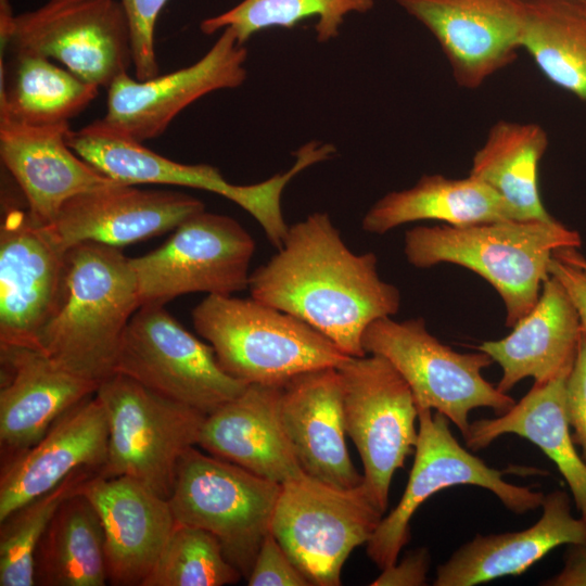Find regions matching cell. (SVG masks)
I'll list each match as a JSON object with an SVG mask.
<instances>
[{"mask_svg":"<svg viewBox=\"0 0 586 586\" xmlns=\"http://www.w3.org/2000/svg\"><path fill=\"white\" fill-rule=\"evenodd\" d=\"M107 451V416L93 394L65 411L36 444L1 467L0 522L77 471L99 474Z\"/></svg>","mask_w":586,"mask_h":586,"instance_id":"obj_20","label":"cell"},{"mask_svg":"<svg viewBox=\"0 0 586 586\" xmlns=\"http://www.w3.org/2000/svg\"><path fill=\"white\" fill-rule=\"evenodd\" d=\"M67 144L84 161L114 182L127 186L167 184L216 193L239 206L250 186L228 182L207 164H183L148 149L142 141L104 118L66 133Z\"/></svg>","mask_w":586,"mask_h":586,"instance_id":"obj_26","label":"cell"},{"mask_svg":"<svg viewBox=\"0 0 586 586\" xmlns=\"http://www.w3.org/2000/svg\"><path fill=\"white\" fill-rule=\"evenodd\" d=\"M542 509L538 521L527 528L475 535L437 566L434 585L473 586L520 575L555 548L586 545V519L572 514L565 492L545 495Z\"/></svg>","mask_w":586,"mask_h":586,"instance_id":"obj_24","label":"cell"},{"mask_svg":"<svg viewBox=\"0 0 586 586\" xmlns=\"http://www.w3.org/2000/svg\"><path fill=\"white\" fill-rule=\"evenodd\" d=\"M521 49L549 81L586 101V9L581 0H525Z\"/></svg>","mask_w":586,"mask_h":586,"instance_id":"obj_32","label":"cell"},{"mask_svg":"<svg viewBox=\"0 0 586 586\" xmlns=\"http://www.w3.org/2000/svg\"><path fill=\"white\" fill-rule=\"evenodd\" d=\"M374 253L355 254L327 213L289 226L277 253L249 279L251 297L305 321L344 354L362 357L367 327L398 313L399 290L382 280Z\"/></svg>","mask_w":586,"mask_h":586,"instance_id":"obj_1","label":"cell"},{"mask_svg":"<svg viewBox=\"0 0 586 586\" xmlns=\"http://www.w3.org/2000/svg\"><path fill=\"white\" fill-rule=\"evenodd\" d=\"M281 484L195 448L180 458L168 498L177 523L214 534L228 561L249 576L271 530Z\"/></svg>","mask_w":586,"mask_h":586,"instance_id":"obj_6","label":"cell"},{"mask_svg":"<svg viewBox=\"0 0 586 586\" xmlns=\"http://www.w3.org/2000/svg\"><path fill=\"white\" fill-rule=\"evenodd\" d=\"M577 231L552 220H500L473 226H417L405 233L404 253L416 268L450 263L485 279L500 295L506 324L535 306L548 264L560 249L579 247Z\"/></svg>","mask_w":586,"mask_h":586,"instance_id":"obj_3","label":"cell"},{"mask_svg":"<svg viewBox=\"0 0 586 586\" xmlns=\"http://www.w3.org/2000/svg\"><path fill=\"white\" fill-rule=\"evenodd\" d=\"M192 321L222 369L246 384L283 386L303 372L339 368L351 357L305 321L253 297L207 295Z\"/></svg>","mask_w":586,"mask_h":586,"instance_id":"obj_4","label":"cell"},{"mask_svg":"<svg viewBox=\"0 0 586 586\" xmlns=\"http://www.w3.org/2000/svg\"><path fill=\"white\" fill-rule=\"evenodd\" d=\"M69 124L30 126L0 118V156L23 191L34 220L51 226L72 198L111 179L67 144Z\"/></svg>","mask_w":586,"mask_h":586,"instance_id":"obj_22","label":"cell"},{"mask_svg":"<svg viewBox=\"0 0 586 586\" xmlns=\"http://www.w3.org/2000/svg\"><path fill=\"white\" fill-rule=\"evenodd\" d=\"M1 47L56 60L105 88L132 65L129 23L119 0H49L15 15Z\"/></svg>","mask_w":586,"mask_h":586,"instance_id":"obj_13","label":"cell"},{"mask_svg":"<svg viewBox=\"0 0 586 586\" xmlns=\"http://www.w3.org/2000/svg\"><path fill=\"white\" fill-rule=\"evenodd\" d=\"M560 251L566 257H569L570 259L576 262L577 264H579V265H582L583 267L586 268V259H585V257L582 256L581 253H578L575 247L561 249Z\"/></svg>","mask_w":586,"mask_h":586,"instance_id":"obj_42","label":"cell"},{"mask_svg":"<svg viewBox=\"0 0 586 586\" xmlns=\"http://www.w3.org/2000/svg\"><path fill=\"white\" fill-rule=\"evenodd\" d=\"M204 209L183 192L113 182L68 200L51 227L67 250L84 242L119 247L175 230Z\"/></svg>","mask_w":586,"mask_h":586,"instance_id":"obj_18","label":"cell"},{"mask_svg":"<svg viewBox=\"0 0 586 586\" xmlns=\"http://www.w3.org/2000/svg\"><path fill=\"white\" fill-rule=\"evenodd\" d=\"M362 347L395 367L408 383L418 410L444 415L462 436L472 410L489 408L501 415L515 403L483 378L482 370L494 362L486 353L454 351L428 331L422 318H380L367 327Z\"/></svg>","mask_w":586,"mask_h":586,"instance_id":"obj_7","label":"cell"},{"mask_svg":"<svg viewBox=\"0 0 586 586\" xmlns=\"http://www.w3.org/2000/svg\"><path fill=\"white\" fill-rule=\"evenodd\" d=\"M241 575L214 534L176 523L142 586H224L237 583Z\"/></svg>","mask_w":586,"mask_h":586,"instance_id":"obj_35","label":"cell"},{"mask_svg":"<svg viewBox=\"0 0 586 586\" xmlns=\"http://www.w3.org/2000/svg\"><path fill=\"white\" fill-rule=\"evenodd\" d=\"M94 474L92 470L73 473L0 522V586L35 585V552L44 530L62 501Z\"/></svg>","mask_w":586,"mask_h":586,"instance_id":"obj_34","label":"cell"},{"mask_svg":"<svg viewBox=\"0 0 586 586\" xmlns=\"http://www.w3.org/2000/svg\"><path fill=\"white\" fill-rule=\"evenodd\" d=\"M512 328L507 336L476 346L500 366L499 391L508 393L525 378L543 383L569 375L583 330L571 298L553 276L544 281L532 310Z\"/></svg>","mask_w":586,"mask_h":586,"instance_id":"obj_25","label":"cell"},{"mask_svg":"<svg viewBox=\"0 0 586 586\" xmlns=\"http://www.w3.org/2000/svg\"><path fill=\"white\" fill-rule=\"evenodd\" d=\"M1 79L0 118L30 126H55L82 112L98 95L87 82L50 59L13 51Z\"/></svg>","mask_w":586,"mask_h":586,"instance_id":"obj_31","label":"cell"},{"mask_svg":"<svg viewBox=\"0 0 586 586\" xmlns=\"http://www.w3.org/2000/svg\"><path fill=\"white\" fill-rule=\"evenodd\" d=\"M510 472L538 473L537 469L499 470L463 448L449 429V420L431 409L418 410L415 460L404 494L367 543V553L383 570L394 564L410 539V520L418 508L437 492L473 485L492 492L511 512L524 514L542 507L545 494L505 480Z\"/></svg>","mask_w":586,"mask_h":586,"instance_id":"obj_9","label":"cell"},{"mask_svg":"<svg viewBox=\"0 0 586 586\" xmlns=\"http://www.w3.org/2000/svg\"><path fill=\"white\" fill-rule=\"evenodd\" d=\"M566 412L572 436L586 462V334L583 332L574 365L566 378Z\"/></svg>","mask_w":586,"mask_h":586,"instance_id":"obj_38","label":"cell"},{"mask_svg":"<svg viewBox=\"0 0 586 586\" xmlns=\"http://www.w3.org/2000/svg\"><path fill=\"white\" fill-rule=\"evenodd\" d=\"M542 584L546 586H586V545H569L562 569Z\"/></svg>","mask_w":586,"mask_h":586,"instance_id":"obj_41","label":"cell"},{"mask_svg":"<svg viewBox=\"0 0 586 586\" xmlns=\"http://www.w3.org/2000/svg\"><path fill=\"white\" fill-rule=\"evenodd\" d=\"M374 0H242L232 9L201 22V31L212 35L230 28L244 44L254 34L271 27L292 28L307 17H317L316 38L328 42L339 36L351 13H366Z\"/></svg>","mask_w":586,"mask_h":586,"instance_id":"obj_33","label":"cell"},{"mask_svg":"<svg viewBox=\"0 0 586 586\" xmlns=\"http://www.w3.org/2000/svg\"><path fill=\"white\" fill-rule=\"evenodd\" d=\"M518 220L508 203L488 184L468 176L423 175L404 190L392 191L365 214L361 228L383 234L404 224L437 220L455 227Z\"/></svg>","mask_w":586,"mask_h":586,"instance_id":"obj_28","label":"cell"},{"mask_svg":"<svg viewBox=\"0 0 586 586\" xmlns=\"http://www.w3.org/2000/svg\"><path fill=\"white\" fill-rule=\"evenodd\" d=\"M344 421L364 466V484L385 512L393 475L418 441L412 392L384 357H349L339 368Z\"/></svg>","mask_w":586,"mask_h":586,"instance_id":"obj_11","label":"cell"},{"mask_svg":"<svg viewBox=\"0 0 586 586\" xmlns=\"http://www.w3.org/2000/svg\"><path fill=\"white\" fill-rule=\"evenodd\" d=\"M67 249L51 226L10 207L0 226V347L38 349L64 292Z\"/></svg>","mask_w":586,"mask_h":586,"instance_id":"obj_14","label":"cell"},{"mask_svg":"<svg viewBox=\"0 0 586 586\" xmlns=\"http://www.w3.org/2000/svg\"><path fill=\"white\" fill-rule=\"evenodd\" d=\"M80 492L100 517L114 586H142L176 526L168 499L128 476L94 474Z\"/></svg>","mask_w":586,"mask_h":586,"instance_id":"obj_19","label":"cell"},{"mask_svg":"<svg viewBox=\"0 0 586 586\" xmlns=\"http://www.w3.org/2000/svg\"><path fill=\"white\" fill-rule=\"evenodd\" d=\"M246 578L250 586L310 585L290 559L271 530L265 536Z\"/></svg>","mask_w":586,"mask_h":586,"instance_id":"obj_37","label":"cell"},{"mask_svg":"<svg viewBox=\"0 0 586 586\" xmlns=\"http://www.w3.org/2000/svg\"><path fill=\"white\" fill-rule=\"evenodd\" d=\"M95 395L109 422L107 460L99 475L131 477L168 499L179 460L198 445L206 415L120 373L101 382Z\"/></svg>","mask_w":586,"mask_h":586,"instance_id":"obj_5","label":"cell"},{"mask_svg":"<svg viewBox=\"0 0 586 586\" xmlns=\"http://www.w3.org/2000/svg\"><path fill=\"white\" fill-rule=\"evenodd\" d=\"M548 142L538 124L499 120L475 152L469 175L494 189L518 220H552L538 184V167Z\"/></svg>","mask_w":586,"mask_h":586,"instance_id":"obj_30","label":"cell"},{"mask_svg":"<svg viewBox=\"0 0 586 586\" xmlns=\"http://www.w3.org/2000/svg\"><path fill=\"white\" fill-rule=\"evenodd\" d=\"M282 386L247 384L206 415L198 445L208 454L283 484L302 470L280 418Z\"/></svg>","mask_w":586,"mask_h":586,"instance_id":"obj_23","label":"cell"},{"mask_svg":"<svg viewBox=\"0 0 586 586\" xmlns=\"http://www.w3.org/2000/svg\"><path fill=\"white\" fill-rule=\"evenodd\" d=\"M115 373L205 415L238 396L246 383L229 375L213 347L160 304L141 305L123 334Z\"/></svg>","mask_w":586,"mask_h":586,"instance_id":"obj_10","label":"cell"},{"mask_svg":"<svg viewBox=\"0 0 586 586\" xmlns=\"http://www.w3.org/2000/svg\"><path fill=\"white\" fill-rule=\"evenodd\" d=\"M246 49L226 28L190 66L145 80L132 78L128 73L118 76L106 88L103 118L142 142L160 137L191 103L211 92L242 85L246 78Z\"/></svg>","mask_w":586,"mask_h":586,"instance_id":"obj_16","label":"cell"},{"mask_svg":"<svg viewBox=\"0 0 586 586\" xmlns=\"http://www.w3.org/2000/svg\"><path fill=\"white\" fill-rule=\"evenodd\" d=\"M0 459L7 466L36 444L99 384L63 368L37 348L0 347Z\"/></svg>","mask_w":586,"mask_h":586,"instance_id":"obj_17","label":"cell"},{"mask_svg":"<svg viewBox=\"0 0 586 586\" xmlns=\"http://www.w3.org/2000/svg\"><path fill=\"white\" fill-rule=\"evenodd\" d=\"M581 1H582L583 5H584L585 9H586V0H581Z\"/></svg>","mask_w":586,"mask_h":586,"instance_id":"obj_43","label":"cell"},{"mask_svg":"<svg viewBox=\"0 0 586 586\" xmlns=\"http://www.w3.org/2000/svg\"><path fill=\"white\" fill-rule=\"evenodd\" d=\"M140 307L136 276L118 247L84 242L67 251L65 284L38 349L100 385L115 373L128 322Z\"/></svg>","mask_w":586,"mask_h":586,"instance_id":"obj_2","label":"cell"},{"mask_svg":"<svg viewBox=\"0 0 586 586\" xmlns=\"http://www.w3.org/2000/svg\"><path fill=\"white\" fill-rule=\"evenodd\" d=\"M252 235L233 218L199 212L156 250L130 258L141 305L196 292L231 295L249 285Z\"/></svg>","mask_w":586,"mask_h":586,"instance_id":"obj_12","label":"cell"},{"mask_svg":"<svg viewBox=\"0 0 586 586\" xmlns=\"http://www.w3.org/2000/svg\"><path fill=\"white\" fill-rule=\"evenodd\" d=\"M280 418L307 475L340 488L362 483L346 446L337 368L315 369L289 380L282 386Z\"/></svg>","mask_w":586,"mask_h":586,"instance_id":"obj_21","label":"cell"},{"mask_svg":"<svg viewBox=\"0 0 586 586\" xmlns=\"http://www.w3.org/2000/svg\"><path fill=\"white\" fill-rule=\"evenodd\" d=\"M430 555L425 548L409 552L400 562L382 570L372 586H420L426 584Z\"/></svg>","mask_w":586,"mask_h":586,"instance_id":"obj_40","label":"cell"},{"mask_svg":"<svg viewBox=\"0 0 586 586\" xmlns=\"http://www.w3.org/2000/svg\"><path fill=\"white\" fill-rule=\"evenodd\" d=\"M436 39L456 82L483 85L521 49L525 0H394Z\"/></svg>","mask_w":586,"mask_h":586,"instance_id":"obj_15","label":"cell"},{"mask_svg":"<svg viewBox=\"0 0 586 586\" xmlns=\"http://www.w3.org/2000/svg\"><path fill=\"white\" fill-rule=\"evenodd\" d=\"M548 272L563 286L579 317L586 334V268L557 250L548 264Z\"/></svg>","mask_w":586,"mask_h":586,"instance_id":"obj_39","label":"cell"},{"mask_svg":"<svg viewBox=\"0 0 586 586\" xmlns=\"http://www.w3.org/2000/svg\"><path fill=\"white\" fill-rule=\"evenodd\" d=\"M364 484L340 488L306 473L281 484L271 532L310 585H341L351 552L383 518Z\"/></svg>","mask_w":586,"mask_h":586,"instance_id":"obj_8","label":"cell"},{"mask_svg":"<svg viewBox=\"0 0 586 586\" xmlns=\"http://www.w3.org/2000/svg\"><path fill=\"white\" fill-rule=\"evenodd\" d=\"M130 28L135 78L158 75L154 33L157 17L168 0H119Z\"/></svg>","mask_w":586,"mask_h":586,"instance_id":"obj_36","label":"cell"},{"mask_svg":"<svg viewBox=\"0 0 586 586\" xmlns=\"http://www.w3.org/2000/svg\"><path fill=\"white\" fill-rule=\"evenodd\" d=\"M566 378L535 382L506 412L470 422L463 438L467 447L474 451L506 434L528 440L556 464L570 488L576 509L586 519V462L575 448L568 419Z\"/></svg>","mask_w":586,"mask_h":586,"instance_id":"obj_27","label":"cell"},{"mask_svg":"<svg viewBox=\"0 0 586 586\" xmlns=\"http://www.w3.org/2000/svg\"><path fill=\"white\" fill-rule=\"evenodd\" d=\"M106 584L102 523L97 509L79 488L62 501L39 540L35 552V585Z\"/></svg>","mask_w":586,"mask_h":586,"instance_id":"obj_29","label":"cell"}]
</instances>
